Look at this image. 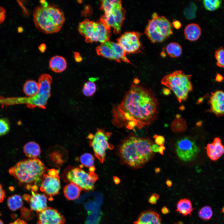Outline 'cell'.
Wrapping results in <instances>:
<instances>
[{"label": "cell", "instance_id": "obj_38", "mask_svg": "<svg viewBox=\"0 0 224 224\" xmlns=\"http://www.w3.org/2000/svg\"><path fill=\"white\" fill-rule=\"evenodd\" d=\"M159 197V194L155 193L152 194L149 199L148 202L151 204H156Z\"/></svg>", "mask_w": 224, "mask_h": 224}, {"label": "cell", "instance_id": "obj_4", "mask_svg": "<svg viewBox=\"0 0 224 224\" xmlns=\"http://www.w3.org/2000/svg\"><path fill=\"white\" fill-rule=\"evenodd\" d=\"M33 17L36 28L45 34L59 32L65 20L62 10L57 6L50 5L46 7H35L33 10Z\"/></svg>", "mask_w": 224, "mask_h": 224}, {"label": "cell", "instance_id": "obj_9", "mask_svg": "<svg viewBox=\"0 0 224 224\" xmlns=\"http://www.w3.org/2000/svg\"><path fill=\"white\" fill-rule=\"evenodd\" d=\"M52 79L47 74L40 75L38 79L40 88L37 94L29 98H21L18 99L19 103L27 104L28 107L34 109L36 107L45 109L48 99L51 96V87Z\"/></svg>", "mask_w": 224, "mask_h": 224}, {"label": "cell", "instance_id": "obj_26", "mask_svg": "<svg viewBox=\"0 0 224 224\" xmlns=\"http://www.w3.org/2000/svg\"><path fill=\"white\" fill-rule=\"evenodd\" d=\"M40 88L39 84L35 81L30 80H27L23 86V91L28 96L31 97L36 95Z\"/></svg>", "mask_w": 224, "mask_h": 224}, {"label": "cell", "instance_id": "obj_52", "mask_svg": "<svg viewBox=\"0 0 224 224\" xmlns=\"http://www.w3.org/2000/svg\"><path fill=\"white\" fill-rule=\"evenodd\" d=\"M161 55L162 57H165L166 56V54L164 51L161 52Z\"/></svg>", "mask_w": 224, "mask_h": 224}, {"label": "cell", "instance_id": "obj_28", "mask_svg": "<svg viewBox=\"0 0 224 224\" xmlns=\"http://www.w3.org/2000/svg\"><path fill=\"white\" fill-rule=\"evenodd\" d=\"M7 205L10 210L15 211L21 208L23 205L22 198L19 195L14 194L7 199Z\"/></svg>", "mask_w": 224, "mask_h": 224}, {"label": "cell", "instance_id": "obj_32", "mask_svg": "<svg viewBox=\"0 0 224 224\" xmlns=\"http://www.w3.org/2000/svg\"><path fill=\"white\" fill-rule=\"evenodd\" d=\"M205 8L209 11H214L220 7L222 4L221 0H205L203 1Z\"/></svg>", "mask_w": 224, "mask_h": 224}, {"label": "cell", "instance_id": "obj_19", "mask_svg": "<svg viewBox=\"0 0 224 224\" xmlns=\"http://www.w3.org/2000/svg\"><path fill=\"white\" fill-rule=\"evenodd\" d=\"M206 148L208 156L213 161L217 160L224 154V145L218 137L215 138L213 142L208 144Z\"/></svg>", "mask_w": 224, "mask_h": 224}, {"label": "cell", "instance_id": "obj_22", "mask_svg": "<svg viewBox=\"0 0 224 224\" xmlns=\"http://www.w3.org/2000/svg\"><path fill=\"white\" fill-rule=\"evenodd\" d=\"M49 66L52 71L56 73L64 71L67 67V62L63 56L55 55L50 59Z\"/></svg>", "mask_w": 224, "mask_h": 224}, {"label": "cell", "instance_id": "obj_36", "mask_svg": "<svg viewBox=\"0 0 224 224\" xmlns=\"http://www.w3.org/2000/svg\"><path fill=\"white\" fill-rule=\"evenodd\" d=\"M10 128V122L7 119L5 118L0 119V136L7 133Z\"/></svg>", "mask_w": 224, "mask_h": 224}, {"label": "cell", "instance_id": "obj_39", "mask_svg": "<svg viewBox=\"0 0 224 224\" xmlns=\"http://www.w3.org/2000/svg\"><path fill=\"white\" fill-rule=\"evenodd\" d=\"M6 11L2 7L0 6V24L4 21L5 18Z\"/></svg>", "mask_w": 224, "mask_h": 224}, {"label": "cell", "instance_id": "obj_5", "mask_svg": "<svg viewBox=\"0 0 224 224\" xmlns=\"http://www.w3.org/2000/svg\"><path fill=\"white\" fill-rule=\"evenodd\" d=\"M191 75L186 74L181 70L175 71L165 76L161 84L171 90L180 103L185 101L193 90L191 81Z\"/></svg>", "mask_w": 224, "mask_h": 224}, {"label": "cell", "instance_id": "obj_20", "mask_svg": "<svg viewBox=\"0 0 224 224\" xmlns=\"http://www.w3.org/2000/svg\"><path fill=\"white\" fill-rule=\"evenodd\" d=\"M133 224H162L159 214L153 210H149L142 212Z\"/></svg>", "mask_w": 224, "mask_h": 224}, {"label": "cell", "instance_id": "obj_45", "mask_svg": "<svg viewBox=\"0 0 224 224\" xmlns=\"http://www.w3.org/2000/svg\"><path fill=\"white\" fill-rule=\"evenodd\" d=\"M223 79V77L220 74L217 73L216 76L215 80L218 82H221Z\"/></svg>", "mask_w": 224, "mask_h": 224}, {"label": "cell", "instance_id": "obj_44", "mask_svg": "<svg viewBox=\"0 0 224 224\" xmlns=\"http://www.w3.org/2000/svg\"><path fill=\"white\" fill-rule=\"evenodd\" d=\"M9 224H27L24 221L18 219L10 223Z\"/></svg>", "mask_w": 224, "mask_h": 224}, {"label": "cell", "instance_id": "obj_48", "mask_svg": "<svg viewBox=\"0 0 224 224\" xmlns=\"http://www.w3.org/2000/svg\"><path fill=\"white\" fill-rule=\"evenodd\" d=\"M161 212L163 214H166L169 212V210L166 207H163L161 210Z\"/></svg>", "mask_w": 224, "mask_h": 224}, {"label": "cell", "instance_id": "obj_7", "mask_svg": "<svg viewBox=\"0 0 224 224\" xmlns=\"http://www.w3.org/2000/svg\"><path fill=\"white\" fill-rule=\"evenodd\" d=\"M172 26L165 16L154 12L148 21L144 33L152 43L162 42L173 34Z\"/></svg>", "mask_w": 224, "mask_h": 224}, {"label": "cell", "instance_id": "obj_50", "mask_svg": "<svg viewBox=\"0 0 224 224\" xmlns=\"http://www.w3.org/2000/svg\"><path fill=\"white\" fill-rule=\"evenodd\" d=\"M163 93L165 95H168L169 94L170 91L168 90V89H167L164 88V90H163Z\"/></svg>", "mask_w": 224, "mask_h": 224}, {"label": "cell", "instance_id": "obj_18", "mask_svg": "<svg viewBox=\"0 0 224 224\" xmlns=\"http://www.w3.org/2000/svg\"><path fill=\"white\" fill-rule=\"evenodd\" d=\"M209 102L211 112L218 117L224 115V92L218 90L212 93Z\"/></svg>", "mask_w": 224, "mask_h": 224}, {"label": "cell", "instance_id": "obj_49", "mask_svg": "<svg viewBox=\"0 0 224 224\" xmlns=\"http://www.w3.org/2000/svg\"><path fill=\"white\" fill-rule=\"evenodd\" d=\"M166 183L168 187H171L172 185V181L169 179L167 180L166 181Z\"/></svg>", "mask_w": 224, "mask_h": 224}, {"label": "cell", "instance_id": "obj_11", "mask_svg": "<svg viewBox=\"0 0 224 224\" xmlns=\"http://www.w3.org/2000/svg\"><path fill=\"white\" fill-rule=\"evenodd\" d=\"M96 50L99 56L118 62L122 61L132 64L126 56V52L118 43L107 41L97 47Z\"/></svg>", "mask_w": 224, "mask_h": 224}, {"label": "cell", "instance_id": "obj_25", "mask_svg": "<svg viewBox=\"0 0 224 224\" xmlns=\"http://www.w3.org/2000/svg\"><path fill=\"white\" fill-rule=\"evenodd\" d=\"M175 211L178 212L184 216L191 215V213L194 209L191 201L187 198L180 199L177 203Z\"/></svg>", "mask_w": 224, "mask_h": 224}, {"label": "cell", "instance_id": "obj_17", "mask_svg": "<svg viewBox=\"0 0 224 224\" xmlns=\"http://www.w3.org/2000/svg\"><path fill=\"white\" fill-rule=\"evenodd\" d=\"M31 194H25L23 195L24 199L29 203L30 210L40 212L47 208V197L44 194H41L31 191Z\"/></svg>", "mask_w": 224, "mask_h": 224}, {"label": "cell", "instance_id": "obj_30", "mask_svg": "<svg viewBox=\"0 0 224 224\" xmlns=\"http://www.w3.org/2000/svg\"><path fill=\"white\" fill-rule=\"evenodd\" d=\"M171 128L175 133L183 132L187 129L186 122L184 119L177 117L171 123Z\"/></svg>", "mask_w": 224, "mask_h": 224}, {"label": "cell", "instance_id": "obj_40", "mask_svg": "<svg viewBox=\"0 0 224 224\" xmlns=\"http://www.w3.org/2000/svg\"><path fill=\"white\" fill-rule=\"evenodd\" d=\"M5 197V191L4 190L2 185L0 184V203L4 201Z\"/></svg>", "mask_w": 224, "mask_h": 224}, {"label": "cell", "instance_id": "obj_8", "mask_svg": "<svg viewBox=\"0 0 224 224\" xmlns=\"http://www.w3.org/2000/svg\"><path fill=\"white\" fill-rule=\"evenodd\" d=\"M83 167L81 165L68 167L63 174V179L66 182L75 184L82 190H92L98 178V176L95 171L89 170L88 172L86 171L83 169Z\"/></svg>", "mask_w": 224, "mask_h": 224}, {"label": "cell", "instance_id": "obj_51", "mask_svg": "<svg viewBox=\"0 0 224 224\" xmlns=\"http://www.w3.org/2000/svg\"><path fill=\"white\" fill-rule=\"evenodd\" d=\"M23 29L22 27L19 26L17 28V31L18 33H21L23 32Z\"/></svg>", "mask_w": 224, "mask_h": 224}, {"label": "cell", "instance_id": "obj_41", "mask_svg": "<svg viewBox=\"0 0 224 224\" xmlns=\"http://www.w3.org/2000/svg\"><path fill=\"white\" fill-rule=\"evenodd\" d=\"M74 59L77 62H80L82 60V58L80 54L77 52H74Z\"/></svg>", "mask_w": 224, "mask_h": 224}, {"label": "cell", "instance_id": "obj_35", "mask_svg": "<svg viewBox=\"0 0 224 224\" xmlns=\"http://www.w3.org/2000/svg\"><path fill=\"white\" fill-rule=\"evenodd\" d=\"M214 56L217 61V65L224 68V48L222 47L218 48L215 51Z\"/></svg>", "mask_w": 224, "mask_h": 224}, {"label": "cell", "instance_id": "obj_15", "mask_svg": "<svg viewBox=\"0 0 224 224\" xmlns=\"http://www.w3.org/2000/svg\"><path fill=\"white\" fill-rule=\"evenodd\" d=\"M125 12L122 7L116 8L110 13L104 14L100 19L110 28L113 27L114 33L117 34L120 31Z\"/></svg>", "mask_w": 224, "mask_h": 224}, {"label": "cell", "instance_id": "obj_53", "mask_svg": "<svg viewBox=\"0 0 224 224\" xmlns=\"http://www.w3.org/2000/svg\"><path fill=\"white\" fill-rule=\"evenodd\" d=\"M174 224H183V223L182 222L179 221L175 223Z\"/></svg>", "mask_w": 224, "mask_h": 224}, {"label": "cell", "instance_id": "obj_12", "mask_svg": "<svg viewBox=\"0 0 224 224\" xmlns=\"http://www.w3.org/2000/svg\"><path fill=\"white\" fill-rule=\"evenodd\" d=\"M40 190L43 192L49 200L52 201L53 197L59 194L60 182L59 170L55 169L48 170L42 179Z\"/></svg>", "mask_w": 224, "mask_h": 224}, {"label": "cell", "instance_id": "obj_1", "mask_svg": "<svg viewBox=\"0 0 224 224\" xmlns=\"http://www.w3.org/2000/svg\"><path fill=\"white\" fill-rule=\"evenodd\" d=\"M135 78L121 102L112 110V123L118 128L134 130L151 124L156 119L159 103L152 91Z\"/></svg>", "mask_w": 224, "mask_h": 224}, {"label": "cell", "instance_id": "obj_55", "mask_svg": "<svg viewBox=\"0 0 224 224\" xmlns=\"http://www.w3.org/2000/svg\"><path fill=\"white\" fill-rule=\"evenodd\" d=\"M0 224H4L3 222L0 219Z\"/></svg>", "mask_w": 224, "mask_h": 224}, {"label": "cell", "instance_id": "obj_46", "mask_svg": "<svg viewBox=\"0 0 224 224\" xmlns=\"http://www.w3.org/2000/svg\"><path fill=\"white\" fill-rule=\"evenodd\" d=\"M158 146L155 144H153L152 146V151L154 152H158L159 149Z\"/></svg>", "mask_w": 224, "mask_h": 224}, {"label": "cell", "instance_id": "obj_24", "mask_svg": "<svg viewBox=\"0 0 224 224\" xmlns=\"http://www.w3.org/2000/svg\"><path fill=\"white\" fill-rule=\"evenodd\" d=\"M23 151L29 159L37 158L41 152L40 147L38 144L34 142H29L24 146Z\"/></svg>", "mask_w": 224, "mask_h": 224}, {"label": "cell", "instance_id": "obj_47", "mask_svg": "<svg viewBox=\"0 0 224 224\" xmlns=\"http://www.w3.org/2000/svg\"><path fill=\"white\" fill-rule=\"evenodd\" d=\"M165 149V147L164 145L160 146L159 147L158 152L161 155H164V152Z\"/></svg>", "mask_w": 224, "mask_h": 224}, {"label": "cell", "instance_id": "obj_14", "mask_svg": "<svg viewBox=\"0 0 224 224\" xmlns=\"http://www.w3.org/2000/svg\"><path fill=\"white\" fill-rule=\"evenodd\" d=\"M142 34L134 31L125 32L118 39V43L126 53L135 54L141 52L142 44L140 38Z\"/></svg>", "mask_w": 224, "mask_h": 224}, {"label": "cell", "instance_id": "obj_6", "mask_svg": "<svg viewBox=\"0 0 224 224\" xmlns=\"http://www.w3.org/2000/svg\"><path fill=\"white\" fill-rule=\"evenodd\" d=\"M110 28L100 19L94 22L86 19L79 23L78 29L79 33L85 37L86 42L103 43L109 40Z\"/></svg>", "mask_w": 224, "mask_h": 224}, {"label": "cell", "instance_id": "obj_23", "mask_svg": "<svg viewBox=\"0 0 224 224\" xmlns=\"http://www.w3.org/2000/svg\"><path fill=\"white\" fill-rule=\"evenodd\" d=\"M82 189L77 185L73 183L66 185L63 189L65 197L69 200H74L79 196Z\"/></svg>", "mask_w": 224, "mask_h": 224}, {"label": "cell", "instance_id": "obj_27", "mask_svg": "<svg viewBox=\"0 0 224 224\" xmlns=\"http://www.w3.org/2000/svg\"><path fill=\"white\" fill-rule=\"evenodd\" d=\"M121 7L120 0H104L101 1L100 9L104 12L105 14H107L111 12L115 8Z\"/></svg>", "mask_w": 224, "mask_h": 224}, {"label": "cell", "instance_id": "obj_43", "mask_svg": "<svg viewBox=\"0 0 224 224\" xmlns=\"http://www.w3.org/2000/svg\"><path fill=\"white\" fill-rule=\"evenodd\" d=\"M38 48L41 53H44L46 49V45L44 43L41 44L38 46Z\"/></svg>", "mask_w": 224, "mask_h": 224}, {"label": "cell", "instance_id": "obj_29", "mask_svg": "<svg viewBox=\"0 0 224 224\" xmlns=\"http://www.w3.org/2000/svg\"><path fill=\"white\" fill-rule=\"evenodd\" d=\"M167 54L172 58L180 57L182 52V48L178 43L170 42L166 46V48Z\"/></svg>", "mask_w": 224, "mask_h": 224}, {"label": "cell", "instance_id": "obj_34", "mask_svg": "<svg viewBox=\"0 0 224 224\" xmlns=\"http://www.w3.org/2000/svg\"><path fill=\"white\" fill-rule=\"evenodd\" d=\"M198 214L199 217L201 219L204 221H207L212 217L213 212L210 207L206 206L200 209Z\"/></svg>", "mask_w": 224, "mask_h": 224}, {"label": "cell", "instance_id": "obj_54", "mask_svg": "<svg viewBox=\"0 0 224 224\" xmlns=\"http://www.w3.org/2000/svg\"><path fill=\"white\" fill-rule=\"evenodd\" d=\"M222 212L223 213H224V207L222 208Z\"/></svg>", "mask_w": 224, "mask_h": 224}, {"label": "cell", "instance_id": "obj_3", "mask_svg": "<svg viewBox=\"0 0 224 224\" xmlns=\"http://www.w3.org/2000/svg\"><path fill=\"white\" fill-rule=\"evenodd\" d=\"M48 170L43 163L35 158L20 161L11 167L8 172L27 189L36 192L44 175Z\"/></svg>", "mask_w": 224, "mask_h": 224}, {"label": "cell", "instance_id": "obj_42", "mask_svg": "<svg viewBox=\"0 0 224 224\" xmlns=\"http://www.w3.org/2000/svg\"><path fill=\"white\" fill-rule=\"evenodd\" d=\"M172 24L176 29H179L181 26L180 23L177 20L174 21L172 23Z\"/></svg>", "mask_w": 224, "mask_h": 224}, {"label": "cell", "instance_id": "obj_16", "mask_svg": "<svg viewBox=\"0 0 224 224\" xmlns=\"http://www.w3.org/2000/svg\"><path fill=\"white\" fill-rule=\"evenodd\" d=\"M38 220L37 224H64V217L58 210L47 207L37 213Z\"/></svg>", "mask_w": 224, "mask_h": 224}, {"label": "cell", "instance_id": "obj_21", "mask_svg": "<svg viewBox=\"0 0 224 224\" xmlns=\"http://www.w3.org/2000/svg\"><path fill=\"white\" fill-rule=\"evenodd\" d=\"M184 34L185 38L190 41L197 40L201 34V29L197 24L192 23L189 24L185 27Z\"/></svg>", "mask_w": 224, "mask_h": 224}, {"label": "cell", "instance_id": "obj_33", "mask_svg": "<svg viewBox=\"0 0 224 224\" xmlns=\"http://www.w3.org/2000/svg\"><path fill=\"white\" fill-rule=\"evenodd\" d=\"M96 90V85L94 83L88 81L85 83L82 88L83 94L86 96L89 97L93 95Z\"/></svg>", "mask_w": 224, "mask_h": 224}, {"label": "cell", "instance_id": "obj_10", "mask_svg": "<svg viewBox=\"0 0 224 224\" xmlns=\"http://www.w3.org/2000/svg\"><path fill=\"white\" fill-rule=\"evenodd\" d=\"M112 134L111 132L97 128L94 134L90 133L87 136L90 146L92 147L95 156L101 163L105 161L106 151L112 150L114 148V146L109 142Z\"/></svg>", "mask_w": 224, "mask_h": 224}, {"label": "cell", "instance_id": "obj_13", "mask_svg": "<svg viewBox=\"0 0 224 224\" xmlns=\"http://www.w3.org/2000/svg\"><path fill=\"white\" fill-rule=\"evenodd\" d=\"M177 154L181 160L186 162L193 160L200 149L191 138L185 137L178 140L175 144Z\"/></svg>", "mask_w": 224, "mask_h": 224}, {"label": "cell", "instance_id": "obj_37", "mask_svg": "<svg viewBox=\"0 0 224 224\" xmlns=\"http://www.w3.org/2000/svg\"><path fill=\"white\" fill-rule=\"evenodd\" d=\"M153 138L155 139V142L156 144L160 146L164 145L165 139L163 136L156 134L153 136Z\"/></svg>", "mask_w": 224, "mask_h": 224}, {"label": "cell", "instance_id": "obj_2", "mask_svg": "<svg viewBox=\"0 0 224 224\" xmlns=\"http://www.w3.org/2000/svg\"><path fill=\"white\" fill-rule=\"evenodd\" d=\"M153 144L149 137H138L130 133L118 147L117 152L120 162L133 169L143 167L154 156L152 148Z\"/></svg>", "mask_w": 224, "mask_h": 224}, {"label": "cell", "instance_id": "obj_31", "mask_svg": "<svg viewBox=\"0 0 224 224\" xmlns=\"http://www.w3.org/2000/svg\"><path fill=\"white\" fill-rule=\"evenodd\" d=\"M81 165L89 168L94 166V158L91 154L88 153L82 155L80 157Z\"/></svg>", "mask_w": 224, "mask_h": 224}]
</instances>
